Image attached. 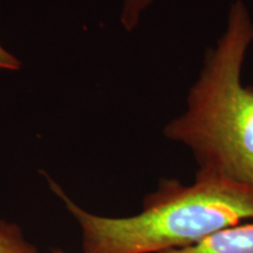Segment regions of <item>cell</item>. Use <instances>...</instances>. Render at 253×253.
<instances>
[{
    "label": "cell",
    "instance_id": "obj_1",
    "mask_svg": "<svg viewBox=\"0 0 253 253\" xmlns=\"http://www.w3.org/2000/svg\"><path fill=\"white\" fill-rule=\"evenodd\" d=\"M48 179L78 221L84 253H163L253 220V186L203 170H197L191 184L161 179L140 212L129 217L88 212Z\"/></svg>",
    "mask_w": 253,
    "mask_h": 253
},
{
    "label": "cell",
    "instance_id": "obj_2",
    "mask_svg": "<svg viewBox=\"0 0 253 253\" xmlns=\"http://www.w3.org/2000/svg\"><path fill=\"white\" fill-rule=\"evenodd\" d=\"M253 42V21L244 0L231 5L216 46L205 54L190 87L186 109L164 128L168 140L191 151L198 170L253 186V87L242 71Z\"/></svg>",
    "mask_w": 253,
    "mask_h": 253
},
{
    "label": "cell",
    "instance_id": "obj_3",
    "mask_svg": "<svg viewBox=\"0 0 253 253\" xmlns=\"http://www.w3.org/2000/svg\"><path fill=\"white\" fill-rule=\"evenodd\" d=\"M163 253H253V220L218 231L194 245Z\"/></svg>",
    "mask_w": 253,
    "mask_h": 253
},
{
    "label": "cell",
    "instance_id": "obj_4",
    "mask_svg": "<svg viewBox=\"0 0 253 253\" xmlns=\"http://www.w3.org/2000/svg\"><path fill=\"white\" fill-rule=\"evenodd\" d=\"M0 253H39L17 224L0 219Z\"/></svg>",
    "mask_w": 253,
    "mask_h": 253
},
{
    "label": "cell",
    "instance_id": "obj_5",
    "mask_svg": "<svg viewBox=\"0 0 253 253\" xmlns=\"http://www.w3.org/2000/svg\"><path fill=\"white\" fill-rule=\"evenodd\" d=\"M153 2V0H125L123 1L121 24L126 31H134L140 24L143 12Z\"/></svg>",
    "mask_w": 253,
    "mask_h": 253
},
{
    "label": "cell",
    "instance_id": "obj_6",
    "mask_svg": "<svg viewBox=\"0 0 253 253\" xmlns=\"http://www.w3.org/2000/svg\"><path fill=\"white\" fill-rule=\"evenodd\" d=\"M19 68L20 61L0 43V71H17Z\"/></svg>",
    "mask_w": 253,
    "mask_h": 253
},
{
    "label": "cell",
    "instance_id": "obj_7",
    "mask_svg": "<svg viewBox=\"0 0 253 253\" xmlns=\"http://www.w3.org/2000/svg\"><path fill=\"white\" fill-rule=\"evenodd\" d=\"M53 253H67V252L62 251V250H54V251H53Z\"/></svg>",
    "mask_w": 253,
    "mask_h": 253
},
{
    "label": "cell",
    "instance_id": "obj_8",
    "mask_svg": "<svg viewBox=\"0 0 253 253\" xmlns=\"http://www.w3.org/2000/svg\"><path fill=\"white\" fill-rule=\"evenodd\" d=\"M52 253H53V252H52Z\"/></svg>",
    "mask_w": 253,
    "mask_h": 253
}]
</instances>
